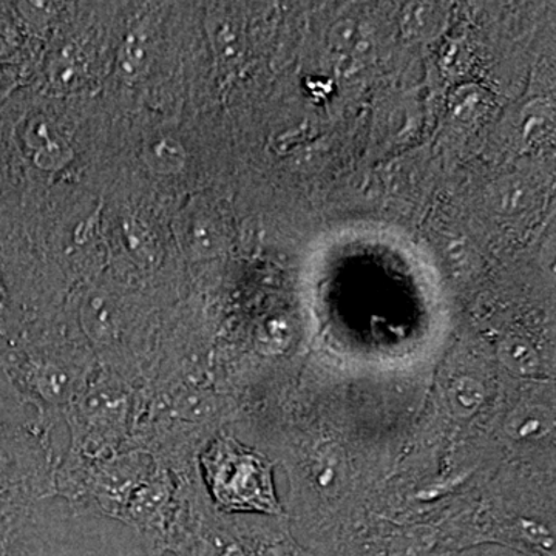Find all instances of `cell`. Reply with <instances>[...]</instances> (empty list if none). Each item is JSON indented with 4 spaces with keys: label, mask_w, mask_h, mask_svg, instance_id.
I'll list each match as a JSON object with an SVG mask.
<instances>
[{
    "label": "cell",
    "mask_w": 556,
    "mask_h": 556,
    "mask_svg": "<svg viewBox=\"0 0 556 556\" xmlns=\"http://www.w3.org/2000/svg\"><path fill=\"white\" fill-rule=\"evenodd\" d=\"M251 556H309L291 536L276 529L247 530Z\"/></svg>",
    "instance_id": "52a82bcc"
},
{
    "label": "cell",
    "mask_w": 556,
    "mask_h": 556,
    "mask_svg": "<svg viewBox=\"0 0 556 556\" xmlns=\"http://www.w3.org/2000/svg\"><path fill=\"white\" fill-rule=\"evenodd\" d=\"M215 43H217L219 53L226 58H232L239 50V31L236 25L230 21H223L214 30Z\"/></svg>",
    "instance_id": "9a60e30c"
},
{
    "label": "cell",
    "mask_w": 556,
    "mask_h": 556,
    "mask_svg": "<svg viewBox=\"0 0 556 556\" xmlns=\"http://www.w3.org/2000/svg\"><path fill=\"white\" fill-rule=\"evenodd\" d=\"M357 27L354 22H339L331 31V46L338 53H346L356 46Z\"/></svg>",
    "instance_id": "2e32d148"
},
{
    "label": "cell",
    "mask_w": 556,
    "mask_h": 556,
    "mask_svg": "<svg viewBox=\"0 0 556 556\" xmlns=\"http://www.w3.org/2000/svg\"><path fill=\"white\" fill-rule=\"evenodd\" d=\"M42 510L47 556H160L126 526L75 515L58 497L43 501Z\"/></svg>",
    "instance_id": "277c9868"
},
{
    "label": "cell",
    "mask_w": 556,
    "mask_h": 556,
    "mask_svg": "<svg viewBox=\"0 0 556 556\" xmlns=\"http://www.w3.org/2000/svg\"><path fill=\"white\" fill-rule=\"evenodd\" d=\"M437 13L438 9H434L433 5H413L405 16V28L413 35H424L430 30L431 24H433L431 20H434Z\"/></svg>",
    "instance_id": "4fadbf2b"
},
{
    "label": "cell",
    "mask_w": 556,
    "mask_h": 556,
    "mask_svg": "<svg viewBox=\"0 0 556 556\" xmlns=\"http://www.w3.org/2000/svg\"><path fill=\"white\" fill-rule=\"evenodd\" d=\"M20 43V30L9 10L0 3V58L10 56Z\"/></svg>",
    "instance_id": "7c38bea8"
},
{
    "label": "cell",
    "mask_w": 556,
    "mask_h": 556,
    "mask_svg": "<svg viewBox=\"0 0 556 556\" xmlns=\"http://www.w3.org/2000/svg\"><path fill=\"white\" fill-rule=\"evenodd\" d=\"M135 405L137 390L98 365L87 387L62 415L68 431L65 455L101 459L134 447Z\"/></svg>",
    "instance_id": "3957f363"
},
{
    "label": "cell",
    "mask_w": 556,
    "mask_h": 556,
    "mask_svg": "<svg viewBox=\"0 0 556 556\" xmlns=\"http://www.w3.org/2000/svg\"><path fill=\"white\" fill-rule=\"evenodd\" d=\"M448 401L456 415L471 416L484 401V388L477 379L463 378L456 380L453 387L450 388Z\"/></svg>",
    "instance_id": "9c48e42d"
},
{
    "label": "cell",
    "mask_w": 556,
    "mask_h": 556,
    "mask_svg": "<svg viewBox=\"0 0 556 556\" xmlns=\"http://www.w3.org/2000/svg\"><path fill=\"white\" fill-rule=\"evenodd\" d=\"M30 506L31 504L20 500H0V522L16 517L17 514Z\"/></svg>",
    "instance_id": "e0dca14e"
},
{
    "label": "cell",
    "mask_w": 556,
    "mask_h": 556,
    "mask_svg": "<svg viewBox=\"0 0 556 556\" xmlns=\"http://www.w3.org/2000/svg\"><path fill=\"white\" fill-rule=\"evenodd\" d=\"M552 428H554V416L541 405H525L515 409L508 416L506 424L507 433L518 441L546 437Z\"/></svg>",
    "instance_id": "8992f818"
},
{
    "label": "cell",
    "mask_w": 556,
    "mask_h": 556,
    "mask_svg": "<svg viewBox=\"0 0 556 556\" xmlns=\"http://www.w3.org/2000/svg\"><path fill=\"white\" fill-rule=\"evenodd\" d=\"M500 358L504 367L514 375L533 376L540 369V358L527 340L517 338L504 339L500 345Z\"/></svg>",
    "instance_id": "ba28073f"
},
{
    "label": "cell",
    "mask_w": 556,
    "mask_h": 556,
    "mask_svg": "<svg viewBox=\"0 0 556 556\" xmlns=\"http://www.w3.org/2000/svg\"><path fill=\"white\" fill-rule=\"evenodd\" d=\"M42 501L0 522V556H47Z\"/></svg>",
    "instance_id": "5b68a950"
},
{
    "label": "cell",
    "mask_w": 556,
    "mask_h": 556,
    "mask_svg": "<svg viewBox=\"0 0 556 556\" xmlns=\"http://www.w3.org/2000/svg\"><path fill=\"white\" fill-rule=\"evenodd\" d=\"M3 372L40 426L54 431L62 415L97 371L93 354L73 348H40L14 343L0 357Z\"/></svg>",
    "instance_id": "7a4b0ae2"
},
{
    "label": "cell",
    "mask_w": 556,
    "mask_h": 556,
    "mask_svg": "<svg viewBox=\"0 0 556 556\" xmlns=\"http://www.w3.org/2000/svg\"><path fill=\"white\" fill-rule=\"evenodd\" d=\"M152 159L153 164L163 167V170H174L181 164L185 156H182L181 150L178 149L174 141L164 139V141H160V144L153 148Z\"/></svg>",
    "instance_id": "5bb4252c"
},
{
    "label": "cell",
    "mask_w": 556,
    "mask_h": 556,
    "mask_svg": "<svg viewBox=\"0 0 556 556\" xmlns=\"http://www.w3.org/2000/svg\"><path fill=\"white\" fill-rule=\"evenodd\" d=\"M146 60H148V38L141 30L134 31L126 40V46H124L121 70L127 76L138 75Z\"/></svg>",
    "instance_id": "30bf717a"
},
{
    "label": "cell",
    "mask_w": 556,
    "mask_h": 556,
    "mask_svg": "<svg viewBox=\"0 0 556 556\" xmlns=\"http://www.w3.org/2000/svg\"><path fill=\"white\" fill-rule=\"evenodd\" d=\"M201 485L215 510L225 515L280 517L273 463L232 434L219 431L197 456Z\"/></svg>",
    "instance_id": "6da1fadb"
},
{
    "label": "cell",
    "mask_w": 556,
    "mask_h": 556,
    "mask_svg": "<svg viewBox=\"0 0 556 556\" xmlns=\"http://www.w3.org/2000/svg\"><path fill=\"white\" fill-rule=\"evenodd\" d=\"M289 339H291V329L285 318H273V320L266 321L265 327L258 332L260 345L268 353H278V351L285 350Z\"/></svg>",
    "instance_id": "8fae6325"
}]
</instances>
